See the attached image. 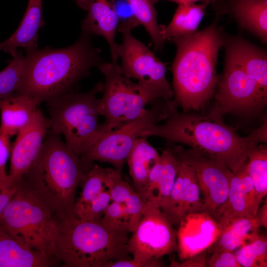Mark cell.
Returning <instances> with one entry per match:
<instances>
[{
	"label": "cell",
	"instance_id": "cell-1",
	"mask_svg": "<svg viewBox=\"0 0 267 267\" xmlns=\"http://www.w3.org/2000/svg\"><path fill=\"white\" fill-rule=\"evenodd\" d=\"M175 100L165 102L164 123L151 124L139 137L156 136L165 139L168 146L176 143L186 145L202 155L225 164L233 173L246 164L251 147L266 142L263 131L259 128L248 136L242 137L222 118L217 105L206 114L179 112Z\"/></svg>",
	"mask_w": 267,
	"mask_h": 267
},
{
	"label": "cell",
	"instance_id": "cell-2",
	"mask_svg": "<svg viewBox=\"0 0 267 267\" xmlns=\"http://www.w3.org/2000/svg\"><path fill=\"white\" fill-rule=\"evenodd\" d=\"M219 18L202 30L170 40L176 46L172 66L174 100L183 112L199 111L215 92L218 57L225 42Z\"/></svg>",
	"mask_w": 267,
	"mask_h": 267
},
{
	"label": "cell",
	"instance_id": "cell-3",
	"mask_svg": "<svg viewBox=\"0 0 267 267\" xmlns=\"http://www.w3.org/2000/svg\"><path fill=\"white\" fill-rule=\"evenodd\" d=\"M91 37L82 32L79 39L69 46H46L26 52L25 74L15 94L28 95L41 103L71 91L92 68L104 62Z\"/></svg>",
	"mask_w": 267,
	"mask_h": 267
},
{
	"label": "cell",
	"instance_id": "cell-4",
	"mask_svg": "<svg viewBox=\"0 0 267 267\" xmlns=\"http://www.w3.org/2000/svg\"><path fill=\"white\" fill-rule=\"evenodd\" d=\"M86 174L80 156L67 146L60 134L50 130L21 181L58 221L74 215L77 189Z\"/></svg>",
	"mask_w": 267,
	"mask_h": 267
},
{
	"label": "cell",
	"instance_id": "cell-5",
	"mask_svg": "<svg viewBox=\"0 0 267 267\" xmlns=\"http://www.w3.org/2000/svg\"><path fill=\"white\" fill-rule=\"evenodd\" d=\"M131 232L82 221L71 216L58 221L54 257L66 267H107L132 258L128 250Z\"/></svg>",
	"mask_w": 267,
	"mask_h": 267
},
{
	"label": "cell",
	"instance_id": "cell-6",
	"mask_svg": "<svg viewBox=\"0 0 267 267\" xmlns=\"http://www.w3.org/2000/svg\"><path fill=\"white\" fill-rule=\"evenodd\" d=\"M103 88L99 82L87 92L71 90L46 101L50 130L63 134L67 146L80 157L101 136L96 95Z\"/></svg>",
	"mask_w": 267,
	"mask_h": 267
},
{
	"label": "cell",
	"instance_id": "cell-7",
	"mask_svg": "<svg viewBox=\"0 0 267 267\" xmlns=\"http://www.w3.org/2000/svg\"><path fill=\"white\" fill-rule=\"evenodd\" d=\"M58 220L21 179L0 218V226L31 248L55 259ZM56 260V259H55Z\"/></svg>",
	"mask_w": 267,
	"mask_h": 267
},
{
	"label": "cell",
	"instance_id": "cell-8",
	"mask_svg": "<svg viewBox=\"0 0 267 267\" xmlns=\"http://www.w3.org/2000/svg\"><path fill=\"white\" fill-rule=\"evenodd\" d=\"M98 68L105 77L103 94L98 99V110L105 119L101 135L139 117L146 105L159 99L138 83L122 73L120 65L104 62Z\"/></svg>",
	"mask_w": 267,
	"mask_h": 267
},
{
	"label": "cell",
	"instance_id": "cell-9",
	"mask_svg": "<svg viewBox=\"0 0 267 267\" xmlns=\"http://www.w3.org/2000/svg\"><path fill=\"white\" fill-rule=\"evenodd\" d=\"M135 26L130 22L118 24L117 30L123 36L117 44V54L121 59L122 74L136 80L137 83L158 99L171 100L174 92L166 77V64L162 62L146 45L132 34Z\"/></svg>",
	"mask_w": 267,
	"mask_h": 267
},
{
	"label": "cell",
	"instance_id": "cell-10",
	"mask_svg": "<svg viewBox=\"0 0 267 267\" xmlns=\"http://www.w3.org/2000/svg\"><path fill=\"white\" fill-rule=\"evenodd\" d=\"M155 101L144 114L117 129L102 135L80 157L84 171L88 172L95 161L112 164L122 173L128 154L141 132L151 124L165 120V102Z\"/></svg>",
	"mask_w": 267,
	"mask_h": 267
},
{
	"label": "cell",
	"instance_id": "cell-11",
	"mask_svg": "<svg viewBox=\"0 0 267 267\" xmlns=\"http://www.w3.org/2000/svg\"><path fill=\"white\" fill-rule=\"evenodd\" d=\"M132 233L127 246L133 259H160L177 249V230L158 207L146 205Z\"/></svg>",
	"mask_w": 267,
	"mask_h": 267
},
{
	"label": "cell",
	"instance_id": "cell-12",
	"mask_svg": "<svg viewBox=\"0 0 267 267\" xmlns=\"http://www.w3.org/2000/svg\"><path fill=\"white\" fill-rule=\"evenodd\" d=\"M173 152L193 169L202 194L204 212L215 219L225 202L233 172L223 163L207 157L192 148L173 145Z\"/></svg>",
	"mask_w": 267,
	"mask_h": 267
},
{
	"label": "cell",
	"instance_id": "cell-13",
	"mask_svg": "<svg viewBox=\"0 0 267 267\" xmlns=\"http://www.w3.org/2000/svg\"><path fill=\"white\" fill-rule=\"evenodd\" d=\"M214 96L222 114L249 113L261 110L267 104L256 82L227 53Z\"/></svg>",
	"mask_w": 267,
	"mask_h": 267
},
{
	"label": "cell",
	"instance_id": "cell-14",
	"mask_svg": "<svg viewBox=\"0 0 267 267\" xmlns=\"http://www.w3.org/2000/svg\"><path fill=\"white\" fill-rule=\"evenodd\" d=\"M49 129V119L37 108L12 146L7 187L18 184L37 158Z\"/></svg>",
	"mask_w": 267,
	"mask_h": 267
},
{
	"label": "cell",
	"instance_id": "cell-15",
	"mask_svg": "<svg viewBox=\"0 0 267 267\" xmlns=\"http://www.w3.org/2000/svg\"><path fill=\"white\" fill-rule=\"evenodd\" d=\"M174 154L178 163L177 174L169 196L159 208L175 226H178L186 215L204 212V208L192 168Z\"/></svg>",
	"mask_w": 267,
	"mask_h": 267
},
{
	"label": "cell",
	"instance_id": "cell-16",
	"mask_svg": "<svg viewBox=\"0 0 267 267\" xmlns=\"http://www.w3.org/2000/svg\"><path fill=\"white\" fill-rule=\"evenodd\" d=\"M218 222L205 212L189 214L184 217L177 230V249L183 261L209 249L220 234Z\"/></svg>",
	"mask_w": 267,
	"mask_h": 267
},
{
	"label": "cell",
	"instance_id": "cell-17",
	"mask_svg": "<svg viewBox=\"0 0 267 267\" xmlns=\"http://www.w3.org/2000/svg\"><path fill=\"white\" fill-rule=\"evenodd\" d=\"M244 167L233 173L227 198L217 214L216 220L221 229L234 219L256 217L260 208L261 201Z\"/></svg>",
	"mask_w": 267,
	"mask_h": 267
},
{
	"label": "cell",
	"instance_id": "cell-18",
	"mask_svg": "<svg viewBox=\"0 0 267 267\" xmlns=\"http://www.w3.org/2000/svg\"><path fill=\"white\" fill-rule=\"evenodd\" d=\"M87 11L82 23V32L102 36L107 42L112 62L118 64L116 32L119 19L114 0H74Z\"/></svg>",
	"mask_w": 267,
	"mask_h": 267
},
{
	"label": "cell",
	"instance_id": "cell-19",
	"mask_svg": "<svg viewBox=\"0 0 267 267\" xmlns=\"http://www.w3.org/2000/svg\"><path fill=\"white\" fill-rule=\"evenodd\" d=\"M223 46L257 83L263 99L267 102V54L266 51L240 37L225 39Z\"/></svg>",
	"mask_w": 267,
	"mask_h": 267
},
{
	"label": "cell",
	"instance_id": "cell-20",
	"mask_svg": "<svg viewBox=\"0 0 267 267\" xmlns=\"http://www.w3.org/2000/svg\"><path fill=\"white\" fill-rule=\"evenodd\" d=\"M178 167L171 146L167 145L149 173L143 197L146 205L160 207L167 199L173 188Z\"/></svg>",
	"mask_w": 267,
	"mask_h": 267
},
{
	"label": "cell",
	"instance_id": "cell-21",
	"mask_svg": "<svg viewBox=\"0 0 267 267\" xmlns=\"http://www.w3.org/2000/svg\"><path fill=\"white\" fill-rule=\"evenodd\" d=\"M57 261L31 248L0 226V267H49Z\"/></svg>",
	"mask_w": 267,
	"mask_h": 267
},
{
	"label": "cell",
	"instance_id": "cell-22",
	"mask_svg": "<svg viewBox=\"0 0 267 267\" xmlns=\"http://www.w3.org/2000/svg\"><path fill=\"white\" fill-rule=\"evenodd\" d=\"M44 24L42 0H29L19 26L9 38L0 43V50L13 56L19 47L26 52L38 48L39 30Z\"/></svg>",
	"mask_w": 267,
	"mask_h": 267
},
{
	"label": "cell",
	"instance_id": "cell-23",
	"mask_svg": "<svg viewBox=\"0 0 267 267\" xmlns=\"http://www.w3.org/2000/svg\"><path fill=\"white\" fill-rule=\"evenodd\" d=\"M40 103L26 95L14 94L0 99V132L10 137L17 134L29 123Z\"/></svg>",
	"mask_w": 267,
	"mask_h": 267
},
{
	"label": "cell",
	"instance_id": "cell-24",
	"mask_svg": "<svg viewBox=\"0 0 267 267\" xmlns=\"http://www.w3.org/2000/svg\"><path fill=\"white\" fill-rule=\"evenodd\" d=\"M160 157V155L144 137H138L136 139L127 156L129 175L134 189L142 198L149 173Z\"/></svg>",
	"mask_w": 267,
	"mask_h": 267
},
{
	"label": "cell",
	"instance_id": "cell-25",
	"mask_svg": "<svg viewBox=\"0 0 267 267\" xmlns=\"http://www.w3.org/2000/svg\"><path fill=\"white\" fill-rule=\"evenodd\" d=\"M230 11L243 29L267 43V0H233Z\"/></svg>",
	"mask_w": 267,
	"mask_h": 267
},
{
	"label": "cell",
	"instance_id": "cell-26",
	"mask_svg": "<svg viewBox=\"0 0 267 267\" xmlns=\"http://www.w3.org/2000/svg\"><path fill=\"white\" fill-rule=\"evenodd\" d=\"M260 226L256 217L234 219L221 229L220 235L210 248L212 251H234L257 239Z\"/></svg>",
	"mask_w": 267,
	"mask_h": 267
},
{
	"label": "cell",
	"instance_id": "cell-27",
	"mask_svg": "<svg viewBox=\"0 0 267 267\" xmlns=\"http://www.w3.org/2000/svg\"><path fill=\"white\" fill-rule=\"evenodd\" d=\"M207 5L206 3L179 4L170 22L167 26L160 25L165 41L196 32Z\"/></svg>",
	"mask_w": 267,
	"mask_h": 267
},
{
	"label": "cell",
	"instance_id": "cell-28",
	"mask_svg": "<svg viewBox=\"0 0 267 267\" xmlns=\"http://www.w3.org/2000/svg\"><path fill=\"white\" fill-rule=\"evenodd\" d=\"M114 170L111 168H104L95 164L86 173L81 185L82 191L76 200L74 215L100 193L109 189Z\"/></svg>",
	"mask_w": 267,
	"mask_h": 267
},
{
	"label": "cell",
	"instance_id": "cell-29",
	"mask_svg": "<svg viewBox=\"0 0 267 267\" xmlns=\"http://www.w3.org/2000/svg\"><path fill=\"white\" fill-rule=\"evenodd\" d=\"M139 25L143 26L154 46L155 51L161 52L165 42L157 22V12L153 0H126Z\"/></svg>",
	"mask_w": 267,
	"mask_h": 267
},
{
	"label": "cell",
	"instance_id": "cell-30",
	"mask_svg": "<svg viewBox=\"0 0 267 267\" xmlns=\"http://www.w3.org/2000/svg\"><path fill=\"white\" fill-rule=\"evenodd\" d=\"M245 169L250 177L259 200L262 202L267 194V147L253 145L248 153Z\"/></svg>",
	"mask_w": 267,
	"mask_h": 267
},
{
	"label": "cell",
	"instance_id": "cell-31",
	"mask_svg": "<svg viewBox=\"0 0 267 267\" xmlns=\"http://www.w3.org/2000/svg\"><path fill=\"white\" fill-rule=\"evenodd\" d=\"M8 66L0 72V99L15 94L22 82L26 58L21 50L13 55Z\"/></svg>",
	"mask_w": 267,
	"mask_h": 267
},
{
	"label": "cell",
	"instance_id": "cell-32",
	"mask_svg": "<svg viewBox=\"0 0 267 267\" xmlns=\"http://www.w3.org/2000/svg\"><path fill=\"white\" fill-rule=\"evenodd\" d=\"M235 254L241 267H267V237L260 235L255 240L237 249Z\"/></svg>",
	"mask_w": 267,
	"mask_h": 267
},
{
	"label": "cell",
	"instance_id": "cell-33",
	"mask_svg": "<svg viewBox=\"0 0 267 267\" xmlns=\"http://www.w3.org/2000/svg\"><path fill=\"white\" fill-rule=\"evenodd\" d=\"M100 222L112 229L132 232L130 218L122 204L111 202L104 211Z\"/></svg>",
	"mask_w": 267,
	"mask_h": 267
},
{
	"label": "cell",
	"instance_id": "cell-34",
	"mask_svg": "<svg viewBox=\"0 0 267 267\" xmlns=\"http://www.w3.org/2000/svg\"><path fill=\"white\" fill-rule=\"evenodd\" d=\"M111 202L108 189L98 195L74 216L82 221H100L104 211Z\"/></svg>",
	"mask_w": 267,
	"mask_h": 267
},
{
	"label": "cell",
	"instance_id": "cell-35",
	"mask_svg": "<svg viewBox=\"0 0 267 267\" xmlns=\"http://www.w3.org/2000/svg\"><path fill=\"white\" fill-rule=\"evenodd\" d=\"M135 190L122 178V173L114 169L109 187L111 202L123 204Z\"/></svg>",
	"mask_w": 267,
	"mask_h": 267
},
{
	"label": "cell",
	"instance_id": "cell-36",
	"mask_svg": "<svg viewBox=\"0 0 267 267\" xmlns=\"http://www.w3.org/2000/svg\"><path fill=\"white\" fill-rule=\"evenodd\" d=\"M122 204L130 218L132 232L143 214L146 203L135 190Z\"/></svg>",
	"mask_w": 267,
	"mask_h": 267
},
{
	"label": "cell",
	"instance_id": "cell-37",
	"mask_svg": "<svg viewBox=\"0 0 267 267\" xmlns=\"http://www.w3.org/2000/svg\"><path fill=\"white\" fill-rule=\"evenodd\" d=\"M9 138L10 136L0 132V190L8 188V174L5 168L12 148Z\"/></svg>",
	"mask_w": 267,
	"mask_h": 267
},
{
	"label": "cell",
	"instance_id": "cell-38",
	"mask_svg": "<svg viewBox=\"0 0 267 267\" xmlns=\"http://www.w3.org/2000/svg\"><path fill=\"white\" fill-rule=\"evenodd\" d=\"M207 266L210 267H241L238 262L235 252L213 250Z\"/></svg>",
	"mask_w": 267,
	"mask_h": 267
},
{
	"label": "cell",
	"instance_id": "cell-39",
	"mask_svg": "<svg viewBox=\"0 0 267 267\" xmlns=\"http://www.w3.org/2000/svg\"><path fill=\"white\" fill-rule=\"evenodd\" d=\"M159 259L140 260L131 258L112 262L107 267H162Z\"/></svg>",
	"mask_w": 267,
	"mask_h": 267
},
{
	"label": "cell",
	"instance_id": "cell-40",
	"mask_svg": "<svg viewBox=\"0 0 267 267\" xmlns=\"http://www.w3.org/2000/svg\"><path fill=\"white\" fill-rule=\"evenodd\" d=\"M207 250L189 257L181 263L172 262L171 267H204L207 266Z\"/></svg>",
	"mask_w": 267,
	"mask_h": 267
},
{
	"label": "cell",
	"instance_id": "cell-41",
	"mask_svg": "<svg viewBox=\"0 0 267 267\" xmlns=\"http://www.w3.org/2000/svg\"><path fill=\"white\" fill-rule=\"evenodd\" d=\"M18 184L0 190V218L11 198L16 192Z\"/></svg>",
	"mask_w": 267,
	"mask_h": 267
},
{
	"label": "cell",
	"instance_id": "cell-42",
	"mask_svg": "<svg viewBox=\"0 0 267 267\" xmlns=\"http://www.w3.org/2000/svg\"><path fill=\"white\" fill-rule=\"evenodd\" d=\"M256 218L260 227H267V200L264 202L260 209H259Z\"/></svg>",
	"mask_w": 267,
	"mask_h": 267
},
{
	"label": "cell",
	"instance_id": "cell-43",
	"mask_svg": "<svg viewBox=\"0 0 267 267\" xmlns=\"http://www.w3.org/2000/svg\"><path fill=\"white\" fill-rule=\"evenodd\" d=\"M155 3L158 2L159 0H153ZM174 2H176L179 4H186L196 3L197 2L201 1L202 3H206L209 4L211 3H214L216 0H168Z\"/></svg>",
	"mask_w": 267,
	"mask_h": 267
}]
</instances>
